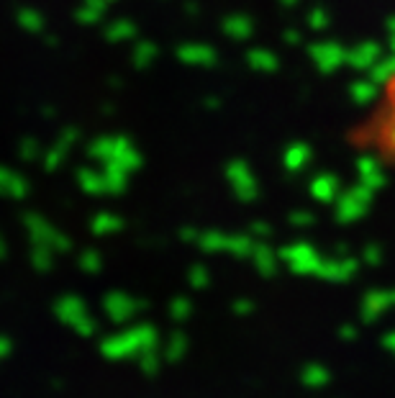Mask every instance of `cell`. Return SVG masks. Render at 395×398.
<instances>
[{"mask_svg":"<svg viewBox=\"0 0 395 398\" xmlns=\"http://www.w3.org/2000/svg\"><path fill=\"white\" fill-rule=\"evenodd\" d=\"M347 142L369 162L395 172V64L377 80L365 108L351 124Z\"/></svg>","mask_w":395,"mask_h":398,"instance_id":"1","label":"cell"}]
</instances>
